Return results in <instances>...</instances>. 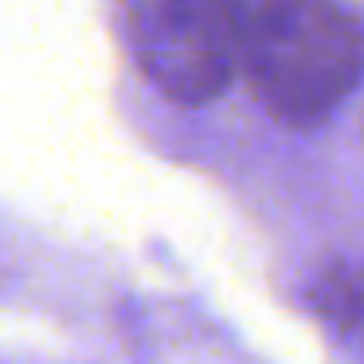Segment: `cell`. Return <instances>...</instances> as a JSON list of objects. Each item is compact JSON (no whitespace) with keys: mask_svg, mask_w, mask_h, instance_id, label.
<instances>
[{"mask_svg":"<svg viewBox=\"0 0 364 364\" xmlns=\"http://www.w3.org/2000/svg\"><path fill=\"white\" fill-rule=\"evenodd\" d=\"M126 20L141 71L176 102L220 98L243 63L239 0H126Z\"/></svg>","mask_w":364,"mask_h":364,"instance_id":"cell-2","label":"cell"},{"mask_svg":"<svg viewBox=\"0 0 364 364\" xmlns=\"http://www.w3.org/2000/svg\"><path fill=\"white\" fill-rule=\"evenodd\" d=\"M314 306L325 321L341 325V329L356 325L364 317V270L353 267V262L329 267L314 282Z\"/></svg>","mask_w":364,"mask_h":364,"instance_id":"cell-3","label":"cell"},{"mask_svg":"<svg viewBox=\"0 0 364 364\" xmlns=\"http://www.w3.org/2000/svg\"><path fill=\"white\" fill-rule=\"evenodd\" d=\"M243 71L274 122L314 129L360 79V32L333 0H255L243 28Z\"/></svg>","mask_w":364,"mask_h":364,"instance_id":"cell-1","label":"cell"}]
</instances>
